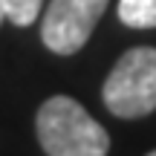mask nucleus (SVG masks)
Instances as JSON below:
<instances>
[{
  "label": "nucleus",
  "instance_id": "obj_1",
  "mask_svg": "<svg viewBox=\"0 0 156 156\" xmlns=\"http://www.w3.org/2000/svg\"><path fill=\"white\" fill-rule=\"evenodd\" d=\"M38 142L46 156H107V130L69 95H52L35 116Z\"/></svg>",
  "mask_w": 156,
  "mask_h": 156
},
{
  "label": "nucleus",
  "instance_id": "obj_2",
  "mask_svg": "<svg viewBox=\"0 0 156 156\" xmlns=\"http://www.w3.org/2000/svg\"><path fill=\"white\" fill-rule=\"evenodd\" d=\"M104 107L119 119H142L156 110V49L133 46L116 61L101 87Z\"/></svg>",
  "mask_w": 156,
  "mask_h": 156
},
{
  "label": "nucleus",
  "instance_id": "obj_3",
  "mask_svg": "<svg viewBox=\"0 0 156 156\" xmlns=\"http://www.w3.org/2000/svg\"><path fill=\"white\" fill-rule=\"evenodd\" d=\"M110 0H52L41 17V41L55 55H75L90 41Z\"/></svg>",
  "mask_w": 156,
  "mask_h": 156
},
{
  "label": "nucleus",
  "instance_id": "obj_4",
  "mask_svg": "<svg viewBox=\"0 0 156 156\" xmlns=\"http://www.w3.org/2000/svg\"><path fill=\"white\" fill-rule=\"evenodd\" d=\"M119 20L133 29H153L156 0H119Z\"/></svg>",
  "mask_w": 156,
  "mask_h": 156
},
{
  "label": "nucleus",
  "instance_id": "obj_5",
  "mask_svg": "<svg viewBox=\"0 0 156 156\" xmlns=\"http://www.w3.org/2000/svg\"><path fill=\"white\" fill-rule=\"evenodd\" d=\"M6 6V20H12L15 26H29L38 20L44 0H3Z\"/></svg>",
  "mask_w": 156,
  "mask_h": 156
},
{
  "label": "nucleus",
  "instance_id": "obj_6",
  "mask_svg": "<svg viewBox=\"0 0 156 156\" xmlns=\"http://www.w3.org/2000/svg\"><path fill=\"white\" fill-rule=\"evenodd\" d=\"M3 17H6V6H3V0H0V23H3Z\"/></svg>",
  "mask_w": 156,
  "mask_h": 156
},
{
  "label": "nucleus",
  "instance_id": "obj_7",
  "mask_svg": "<svg viewBox=\"0 0 156 156\" xmlns=\"http://www.w3.org/2000/svg\"><path fill=\"white\" fill-rule=\"evenodd\" d=\"M147 156H156V151H151V153H147Z\"/></svg>",
  "mask_w": 156,
  "mask_h": 156
}]
</instances>
